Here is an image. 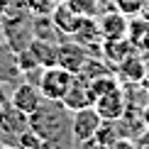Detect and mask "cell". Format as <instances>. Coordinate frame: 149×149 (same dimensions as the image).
Wrapping results in <instances>:
<instances>
[{
  "mask_svg": "<svg viewBox=\"0 0 149 149\" xmlns=\"http://www.w3.org/2000/svg\"><path fill=\"white\" fill-rule=\"evenodd\" d=\"M76 15H98L100 0H64Z\"/></svg>",
  "mask_w": 149,
  "mask_h": 149,
  "instance_id": "obj_16",
  "label": "cell"
},
{
  "mask_svg": "<svg viewBox=\"0 0 149 149\" xmlns=\"http://www.w3.org/2000/svg\"><path fill=\"white\" fill-rule=\"evenodd\" d=\"M103 125V117L98 115V110L88 105V108H81L71 113V137L73 144H88L95 137L98 127Z\"/></svg>",
  "mask_w": 149,
  "mask_h": 149,
  "instance_id": "obj_3",
  "label": "cell"
},
{
  "mask_svg": "<svg viewBox=\"0 0 149 149\" xmlns=\"http://www.w3.org/2000/svg\"><path fill=\"white\" fill-rule=\"evenodd\" d=\"M78 17L81 15H76L69 5L61 0V3L54 8V12H52V22H54V29L56 32H61V34H73V29H76V22H78Z\"/></svg>",
  "mask_w": 149,
  "mask_h": 149,
  "instance_id": "obj_13",
  "label": "cell"
},
{
  "mask_svg": "<svg viewBox=\"0 0 149 149\" xmlns=\"http://www.w3.org/2000/svg\"><path fill=\"white\" fill-rule=\"evenodd\" d=\"M93 88H91V81L86 78V76H81V73H76L73 76V81H71V88H69V93L64 95V103L66 108L71 110H81V108H88V105H93Z\"/></svg>",
  "mask_w": 149,
  "mask_h": 149,
  "instance_id": "obj_7",
  "label": "cell"
},
{
  "mask_svg": "<svg viewBox=\"0 0 149 149\" xmlns=\"http://www.w3.org/2000/svg\"><path fill=\"white\" fill-rule=\"evenodd\" d=\"M17 147H27V149H42V147H47L44 144V139L39 137V134L34 132L32 127H27L24 132L17 137Z\"/></svg>",
  "mask_w": 149,
  "mask_h": 149,
  "instance_id": "obj_18",
  "label": "cell"
},
{
  "mask_svg": "<svg viewBox=\"0 0 149 149\" xmlns=\"http://www.w3.org/2000/svg\"><path fill=\"white\" fill-rule=\"evenodd\" d=\"M127 37L132 42L134 52L142 56H149V20H144L142 15H134V20H130Z\"/></svg>",
  "mask_w": 149,
  "mask_h": 149,
  "instance_id": "obj_12",
  "label": "cell"
},
{
  "mask_svg": "<svg viewBox=\"0 0 149 149\" xmlns=\"http://www.w3.org/2000/svg\"><path fill=\"white\" fill-rule=\"evenodd\" d=\"M103 59L108 61L110 66H117L120 61H125L130 54H134V47L130 42V37H117V39H103L100 44Z\"/></svg>",
  "mask_w": 149,
  "mask_h": 149,
  "instance_id": "obj_11",
  "label": "cell"
},
{
  "mask_svg": "<svg viewBox=\"0 0 149 149\" xmlns=\"http://www.w3.org/2000/svg\"><path fill=\"white\" fill-rule=\"evenodd\" d=\"M117 142H120V134H117V130L113 127V120H103V125L98 127L95 137H93L88 144H98V147H115Z\"/></svg>",
  "mask_w": 149,
  "mask_h": 149,
  "instance_id": "obj_14",
  "label": "cell"
},
{
  "mask_svg": "<svg viewBox=\"0 0 149 149\" xmlns=\"http://www.w3.org/2000/svg\"><path fill=\"white\" fill-rule=\"evenodd\" d=\"M142 122H144V127L149 130V108H144V113H142Z\"/></svg>",
  "mask_w": 149,
  "mask_h": 149,
  "instance_id": "obj_20",
  "label": "cell"
},
{
  "mask_svg": "<svg viewBox=\"0 0 149 149\" xmlns=\"http://www.w3.org/2000/svg\"><path fill=\"white\" fill-rule=\"evenodd\" d=\"M88 49L83 44H78V42H64V44H59V52H56V64L64 66L66 71L71 73H81V69L86 66V61H88Z\"/></svg>",
  "mask_w": 149,
  "mask_h": 149,
  "instance_id": "obj_5",
  "label": "cell"
},
{
  "mask_svg": "<svg viewBox=\"0 0 149 149\" xmlns=\"http://www.w3.org/2000/svg\"><path fill=\"white\" fill-rule=\"evenodd\" d=\"M115 69H117V76L125 81V83H134V86H139V83H142V78H144V73L149 71V66H147L144 56L134 52V54H130L125 61H120Z\"/></svg>",
  "mask_w": 149,
  "mask_h": 149,
  "instance_id": "obj_10",
  "label": "cell"
},
{
  "mask_svg": "<svg viewBox=\"0 0 149 149\" xmlns=\"http://www.w3.org/2000/svg\"><path fill=\"white\" fill-rule=\"evenodd\" d=\"M3 108H5V103H3V98H0V113H3Z\"/></svg>",
  "mask_w": 149,
  "mask_h": 149,
  "instance_id": "obj_22",
  "label": "cell"
},
{
  "mask_svg": "<svg viewBox=\"0 0 149 149\" xmlns=\"http://www.w3.org/2000/svg\"><path fill=\"white\" fill-rule=\"evenodd\" d=\"M76 73H71V71H66L64 66H59V64H54V66H47V69H42L39 73V91H42V95L47 98V100H64V95L69 93L71 88V81Z\"/></svg>",
  "mask_w": 149,
  "mask_h": 149,
  "instance_id": "obj_2",
  "label": "cell"
},
{
  "mask_svg": "<svg viewBox=\"0 0 149 149\" xmlns=\"http://www.w3.org/2000/svg\"><path fill=\"white\" fill-rule=\"evenodd\" d=\"M139 15L144 17V20H149V0H147V3H144V8H142V12H139Z\"/></svg>",
  "mask_w": 149,
  "mask_h": 149,
  "instance_id": "obj_21",
  "label": "cell"
},
{
  "mask_svg": "<svg viewBox=\"0 0 149 149\" xmlns=\"http://www.w3.org/2000/svg\"><path fill=\"white\" fill-rule=\"evenodd\" d=\"M10 103L15 105L17 110H22L24 115H32L34 110L44 103V95H42V91H39V86H37V83L24 81V83H20L15 91H12Z\"/></svg>",
  "mask_w": 149,
  "mask_h": 149,
  "instance_id": "obj_6",
  "label": "cell"
},
{
  "mask_svg": "<svg viewBox=\"0 0 149 149\" xmlns=\"http://www.w3.org/2000/svg\"><path fill=\"white\" fill-rule=\"evenodd\" d=\"M108 73H113V69H110L108 61H98V59H91V56H88V61H86V66L81 69V76H86L88 81L108 76Z\"/></svg>",
  "mask_w": 149,
  "mask_h": 149,
  "instance_id": "obj_15",
  "label": "cell"
},
{
  "mask_svg": "<svg viewBox=\"0 0 149 149\" xmlns=\"http://www.w3.org/2000/svg\"><path fill=\"white\" fill-rule=\"evenodd\" d=\"M93 108L98 110V115L103 117V120H122L125 117V110H127V98L125 93H122V88L117 86V88L108 91V93H100V95L93 100Z\"/></svg>",
  "mask_w": 149,
  "mask_h": 149,
  "instance_id": "obj_4",
  "label": "cell"
},
{
  "mask_svg": "<svg viewBox=\"0 0 149 149\" xmlns=\"http://www.w3.org/2000/svg\"><path fill=\"white\" fill-rule=\"evenodd\" d=\"M24 3H27V10L37 17V15H52L61 0H24Z\"/></svg>",
  "mask_w": 149,
  "mask_h": 149,
  "instance_id": "obj_17",
  "label": "cell"
},
{
  "mask_svg": "<svg viewBox=\"0 0 149 149\" xmlns=\"http://www.w3.org/2000/svg\"><path fill=\"white\" fill-rule=\"evenodd\" d=\"M100 24V34L103 39H117V37H127L130 29V15H125L122 10H108L105 15L98 20Z\"/></svg>",
  "mask_w": 149,
  "mask_h": 149,
  "instance_id": "obj_9",
  "label": "cell"
},
{
  "mask_svg": "<svg viewBox=\"0 0 149 149\" xmlns=\"http://www.w3.org/2000/svg\"><path fill=\"white\" fill-rule=\"evenodd\" d=\"M113 3H115L117 10H122L125 15L134 17V15H139V12H142V8H144L147 0H113Z\"/></svg>",
  "mask_w": 149,
  "mask_h": 149,
  "instance_id": "obj_19",
  "label": "cell"
},
{
  "mask_svg": "<svg viewBox=\"0 0 149 149\" xmlns=\"http://www.w3.org/2000/svg\"><path fill=\"white\" fill-rule=\"evenodd\" d=\"M29 127V115H24L22 110H17L15 105H5L3 108V113H0V134H5V137H15V142H17V137L24 132V130Z\"/></svg>",
  "mask_w": 149,
  "mask_h": 149,
  "instance_id": "obj_8",
  "label": "cell"
},
{
  "mask_svg": "<svg viewBox=\"0 0 149 149\" xmlns=\"http://www.w3.org/2000/svg\"><path fill=\"white\" fill-rule=\"evenodd\" d=\"M29 127L44 139L47 147L73 144L71 137V110L61 100H47L29 115Z\"/></svg>",
  "mask_w": 149,
  "mask_h": 149,
  "instance_id": "obj_1",
  "label": "cell"
}]
</instances>
